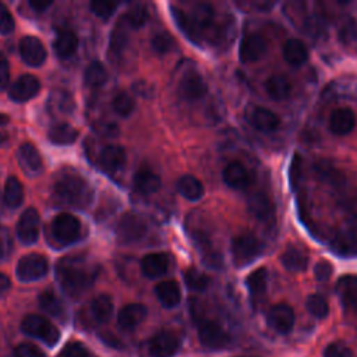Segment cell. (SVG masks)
Returning <instances> with one entry per match:
<instances>
[{"mask_svg": "<svg viewBox=\"0 0 357 357\" xmlns=\"http://www.w3.org/2000/svg\"><path fill=\"white\" fill-rule=\"evenodd\" d=\"M56 276L62 289L72 297L83 294L95 280V269L83 258L66 257L56 267Z\"/></svg>", "mask_w": 357, "mask_h": 357, "instance_id": "cell-1", "label": "cell"}, {"mask_svg": "<svg viewBox=\"0 0 357 357\" xmlns=\"http://www.w3.org/2000/svg\"><path fill=\"white\" fill-rule=\"evenodd\" d=\"M54 193L61 204L73 208L88 207L94 198V191L90 183L84 177L73 173L62 176L56 182Z\"/></svg>", "mask_w": 357, "mask_h": 357, "instance_id": "cell-2", "label": "cell"}, {"mask_svg": "<svg viewBox=\"0 0 357 357\" xmlns=\"http://www.w3.org/2000/svg\"><path fill=\"white\" fill-rule=\"evenodd\" d=\"M172 15L176 19L180 30L194 42H198L214 23V9L207 3L197 5L189 15L177 9H173Z\"/></svg>", "mask_w": 357, "mask_h": 357, "instance_id": "cell-3", "label": "cell"}, {"mask_svg": "<svg viewBox=\"0 0 357 357\" xmlns=\"http://www.w3.org/2000/svg\"><path fill=\"white\" fill-rule=\"evenodd\" d=\"M22 331L31 338L41 339L48 346H55L61 339L59 329L51 321L38 314L27 315L22 322Z\"/></svg>", "mask_w": 357, "mask_h": 357, "instance_id": "cell-4", "label": "cell"}, {"mask_svg": "<svg viewBox=\"0 0 357 357\" xmlns=\"http://www.w3.org/2000/svg\"><path fill=\"white\" fill-rule=\"evenodd\" d=\"M262 253V243L250 233L239 235L232 241V255L236 267H244L255 261Z\"/></svg>", "mask_w": 357, "mask_h": 357, "instance_id": "cell-5", "label": "cell"}, {"mask_svg": "<svg viewBox=\"0 0 357 357\" xmlns=\"http://www.w3.org/2000/svg\"><path fill=\"white\" fill-rule=\"evenodd\" d=\"M49 271L48 260L41 254H29L20 258L16 275L22 282H34L44 278Z\"/></svg>", "mask_w": 357, "mask_h": 357, "instance_id": "cell-6", "label": "cell"}, {"mask_svg": "<svg viewBox=\"0 0 357 357\" xmlns=\"http://www.w3.org/2000/svg\"><path fill=\"white\" fill-rule=\"evenodd\" d=\"M332 250L343 257L357 255V214L351 215L346 228L336 235L332 243Z\"/></svg>", "mask_w": 357, "mask_h": 357, "instance_id": "cell-7", "label": "cell"}, {"mask_svg": "<svg viewBox=\"0 0 357 357\" xmlns=\"http://www.w3.org/2000/svg\"><path fill=\"white\" fill-rule=\"evenodd\" d=\"M120 243H134L147 235V223L136 214H126L120 218L116 229Z\"/></svg>", "mask_w": 357, "mask_h": 357, "instance_id": "cell-8", "label": "cell"}, {"mask_svg": "<svg viewBox=\"0 0 357 357\" xmlns=\"http://www.w3.org/2000/svg\"><path fill=\"white\" fill-rule=\"evenodd\" d=\"M81 232L80 221L70 214H61L52 222V235L61 244L76 241Z\"/></svg>", "mask_w": 357, "mask_h": 357, "instance_id": "cell-9", "label": "cell"}, {"mask_svg": "<svg viewBox=\"0 0 357 357\" xmlns=\"http://www.w3.org/2000/svg\"><path fill=\"white\" fill-rule=\"evenodd\" d=\"M17 236L24 244H33L40 237L41 218L35 208L26 209L17 222Z\"/></svg>", "mask_w": 357, "mask_h": 357, "instance_id": "cell-10", "label": "cell"}, {"mask_svg": "<svg viewBox=\"0 0 357 357\" xmlns=\"http://www.w3.org/2000/svg\"><path fill=\"white\" fill-rule=\"evenodd\" d=\"M198 338L203 346L208 349H222L229 344V335L214 321H201L198 324Z\"/></svg>", "mask_w": 357, "mask_h": 357, "instance_id": "cell-11", "label": "cell"}, {"mask_svg": "<svg viewBox=\"0 0 357 357\" xmlns=\"http://www.w3.org/2000/svg\"><path fill=\"white\" fill-rule=\"evenodd\" d=\"M180 347V339L170 331L158 332L150 340L148 351L151 357H173Z\"/></svg>", "mask_w": 357, "mask_h": 357, "instance_id": "cell-12", "label": "cell"}, {"mask_svg": "<svg viewBox=\"0 0 357 357\" xmlns=\"http://www.w3.org/2000/svg\"><path fill=\"white\" fill-rule=\"evenodd\" d=\"M294 311L287 304H276L273 306L267 317V322L271 329L280 335L289 333L294 326Z\"/></svg>", "mask_w": 357, "mask_h": 357, "instance_id": "cell-13", "label": "cell"}, {"mask_svg": "<svg viewBox=\"0 0 357 357\" xmlns=\"http://www.w3.org/2000/svg\"><path fill=\"white\" fill-rule=\"evenodd\" d=\"M246 119L251 127L261 133H272L279 127V118L262 106H251L246 112Z\"/></svg>", "mask_w": 357, "mask_h": 357, "instance_id": "cell-14", "label": "cell"}, {"mask_svg": "<svg viewBox=\"0 0 357 357\" xmlns=\"http://www.w3.org/2000/svg\"><path fill=\"white\" fill-rule=\"evenodd\" d=\"M180 95L186 101H198L208 93V86L197 72H189L183 76L179 84Z\"/></svg>", "mask_w": 357, "mask_h": 357, "instance_id": "cell-15", "label": "cell"}, {"mask_svg": "<svg viewBox=\"0 0 357 357\" xmlns=\"http://www.w3.org/2000/svg\"><path fill=\"white\" fill-rule=\"evenodd\" d=\"M267 41L258 34H250L243 38L239 49L240 61L243 63H253L262 59L267 54Z\"/></svg>", "mask_w": 357, "mask_h": 357, "instance_id": "cell-16", "label": "cell"}, {"mask_svg": "<svg viewBox=\"0 0 357 357\" xmlns=\"http://www.w3.org/2000/svg\"><path fill=\"white\" fill-rule=\"evenodd\" d=\"M20 55L26 65L40 68L47 61V49L35 37H26L20 41Z\"/></svg>", "mask_w": 357, "mask_h": 357, "instance_id": "cell-17", "label": "cell"}, {"mask_svg": "<svg viewBox=\"0 0 357 357\" xmlns=\"http://www.w3.org/2000/svg\"><path fill=\"white\" fill-rule=\"evenodd\" d=\"M336 293L344 310L357 315V276H342L336 283Z\"/></svg>", "mask_w": 357, "mask_h": 357, "instance_id": "cell-18", "label": "cell"}, {"mask_svg": "<svg viewBox=\"0 0 357 357\" xmlns=\"http://www.w3.org/2000/svg\"><path fill=\"white\" fill-rule=\"evenodd\" d=\"M41 83L34 76H22L10 88L9 97L15 102H27L38 95Z\"/></svg>", "mask_w": 357, "mask_h": 357, "instance_id": "cell-19", "label": "cell"}, {"mask_svg": "<svg viewBox=\"0 0 357 357\" xmlns=\"http://www.w3.org/2000/svg\"><path fill=\"white\" fill-rule=\"evenodd\" d=\"M147 307L138 303H133V304H127L125 306L118 315V324L122 329L126 331H133L134 328H137L140 324L144 322V319L147 318Z\"/></svg>", "mask_w": 357, "mask_h": 357, "instance_id": "cell-20", "label": "cell"}, {"mask_svg": "<svg viewBox=\"0 0 357 357\" xmlns=\"http://www.w3.org/2000/svg\"><path fill=\"white\" fill-rule=\"evenodd\" d=\"M356 126V116L349 108H338L329 118V130L335 136H347Z\"/></svg>", "mask_w": 357, "mask_h": 357, "instance_id": "cell-21", "label": "cell"}, {"mask_svg": "<svg viewBox=\"0 0 357 357\" xmlns=\"http://www.w3.org/2000/svg\"><path fill=\"white\" fill-rule=\"evenodd\" d=\"M223 182L235 190H244L250 186L251 177L248 170L240 162H230L222 173Z\"/></svg>", "mask_w": 357, "mask_h": 357, "instance_id": "cell-22", "label": "cell"}, {"mask_svg": "<svg viewBox=\"0 0 357 357\" xmlns=\"http://www.w3.org/2000/svg\"><path fill=\"white\" fill-rule=\"evenodd\" d=\"M17 159L27 175H37L42 169V158L33 144H23L17 151Z\"/></svg>", "mask_w": 357, "mask_h": 357, "instance_id": "cell-23", "label": "cell"}, {"mask_svg": "<svg viewBox=\"0 0 357 357\" xmlns=\"http://www.w3.org/2000/svg\"><path fill=\"white\" fill-rule=\"evenodd\" d=\"M250 212L262 222H271L275 216V207L265 193H254L248 198Z\"/></svg>", "mask_w": 357, "mask_h": 357, "instance_id": "cell-24", "label": "cell"}, {"mask_svg": "<svg viewBox=\"0 0 357 357\" xmlns=\"http://www.w3.org/2000/svg\"><path fill=\"white\" fill-rule=\"evenodd\" d=\"M126 151L119 145H106L100 154V162L108 172H118L126 165Z\"/></svg>", "mask_w": 357, "mask_h": 357, "instance_id": "cell-25", "label": "cell"}, {"mask_svg": "<svg viewBox=\"0 0 357 357\" xmlns=\"http://www.w3.org/2000/svg\"><path fill=\"white\" fill-rule=\"evenodd\" d=\"M169 268V258L162 253H152L141 260V271L150 279L161 278Z\"/></svg>", "mask_w": 357, "mask_h": 357, "instance_id": "cell-26", "label": "cell"}, {"mask_svg": "<svg viewBox=\"0 0 357 357\" xmlns=\"http://www.w3.org/2000/svg\"><path fill=\"white\" fill-rule=\"evenodd\" d=\"M293 86L286 76L275 74L265 81V91L273 101H285L290 97Z\"/></svg>", "mask_w": 357, "mask_h": 357, "instance_id": "cell-27", "label": "cell"}, {"mask_svg": "<svg viewBox=\"0 0 357 357\" xmlns=\"http://www.w3.org/2000/svg\"><path fill=\"white\" fill-rule=\"evenodd\" d=\"M283 59L293 68H299L304 65L308 59V49L300 40H289L285 42L283 49Z\"/></svg>", "mask_w": 357, "mask_h": 357, "instance_id": "cell-28", "label": "cell"}, {"mask_svg": "<svg viewBox=\"0 0 357 357\" xmlns=\"http://www.w3.org/2000/svg\"><path fill=\"white\" fill-rule=\"evenodd\" d=\"M155 294H157L159 303L166 308L176 307L182 299L180 287L173 280H165V282L158 283L155 287Z\"/></svg>", "mask_w": 357, "mask_h": 357, "instance_id": "cell-29", "label": "cell"}, {"mask_svg": "<svg viewBox=\"0 0 357 357\" xmlns=\"http://www.w3.org/2000/svg\"><path fill=\"white\" fill-rule=\"evenodd\" d=\"M54 48H55L56 55L61 59L72 58L77 52V48H79L77 35L69 30L61 31L54 42Z\"/></svg>", "mask_w": 357, "mask_h": 357, "instance_id": "cell-30", "label": "cell"}, {"mask_svg": "<svg viewBox=\"0 0 357 357\" xmlns=\"http://www.w3.org/2000/svg\"><path fill=\"white\" fill-rule=\"evenodd\" d=\"M280 262L290 272H304L308 265V258L300 248L290 246L280 255Z\"/></svg>", "mask_w": 357, "mask_h": 357, "instance_id": "cell-31", "label": "cell"}, {"mask_svg": "<svg viewBox=\"0 0 357 357\" xmlns=\"http://www.w3.org/2000/svg\"><path fill=\"white\" fill-rule=\"evenodd\" d=\"M48 138L56 145H69L79 138V132L68 123H59L49 129Z\"/></svg>", "mask_w": 357, "mask_h": 357, "instance_id": "cell-32", "label": "cell"}, {"mask_svg": "<svg viewBox=\"0 0 357 357\" xmlns=\"http://www.w3.org/2000/svg\"><path fill=\"white\" fill-rule=\"evenodd\" d=\"M177 190L184 198H187L190 201H197L204 196L203 183L191 175H186V176H182L179 179Z\"/></svg>", "mask_w": 357, "mask_h": 357, "instance_id": "cell-33", "label": "cell"}, {"mask_svg": "<svg viewBox=\"0 0 357 357\" xmlns=\"http://www.w3.org/2000/svg\"><path fill=\"white\" fill-rule=\"evenodd\" d=\"M91 314L100 324H105L112 318L113 301L108 294H100L91 301Z\"/></svg>", "mask_w": 357, "mask_h": 357, "instance_id": "cell-34", "label": "cell"}, {"mask_svg": "<svg viewBox=\"0 0 357 357\" xmlns=\"http://www.w3.org/2000/svg\"><path fill=\"white\" fill-rule=\"evenodd\" d=\"M134 187L138 193L150 196L161 189V179L150 170H141L134 176Z\"/></svg>", "mask_w": 357, "mask_h": 357, "instance_id": "cell-35", "label": "cell"}, {"mask_svg": "<svg viewBox=\"0 0 357 357\" xmlns=\"http://www.w3.org/2000/svg\"><path fill=\"white\" fill-rule=\"evenodd\" d=\"M49 108L54 111V113L58 115H70L74 111V100L73 97L62 90H58L52 93L48 102Z\"/></svg>", "mask_w": 357, "mask_h": 357, "instance_id": "cell-36", "label": "cell"}, {"mask_svg": "<svg viewBox=\"0 0 357 357\" xmlns=\"http://www.w3.org/2000/svg\"><path fill=\"white\" fill-rule=\"evenodd\" d=\"M24 190L20 180L15 176H10L5 184V204L9 208H17L23 204Z\"/></svg>", "mask_w": 357, "mask_h": 357, "instance_id": "cell-37", "label": "cell"}, {"mask_svg": "<svg viewBox=\"0 0 357 357\" xmlns=\"http://www.w3.org/2000/svg\"><path fill=\"white\" fill-rule=\"evenodd\" d=\"M129 24L122 19L111 34V51L115 55H120L129 44Z\"/></svg>", "mask_w": 357, "mask_h": 357, "instance_id": "cell-38", "label": "cell"}, {"mask_svg": "<svg viewBox=\"0 0 357 357\" xmlns=\"http://www.w3.org/2000/svg\"><path fill=\"white\" fill-rule=\"evenodd\" d=\"M267 279H268V273L265 268H258L247 276L246 285L253 297H261L265 293Z\"/></svg>", "mask_w": 357, "mask_h": 357, "instance_id": "cell-39", "label": "cell"}, {"mask_svg": "<svg viewBox=\"0 0 357 357\" xmlns=\"http://www.w3.org/2000/svg\"><path fill=\"white\" fill-rule=\"evenodd\" d=\"M315 172H317L318 177L322 182L331 184L332 187L342 189L344 186V183H346L344 176L339 170H336L335 168H332V166H329V165H326L324 162H321V164H318L315 166Z\"/></svg>", "mask_w": 357, "mask_h": 357, "instance_id": "cell-40", "label": "cell"}, {"mask_svg": "<svg viewBox=\"0 0 357 357\" xmlns=\"http://www.w3.org/2000/svg\"><path fill=\"white\" fill-rule=\"evenodd\" d=\"M106 80H108V73H106L104 65L100 62H93L88 66V69L86 70L84 81L91 88L102 87L106 83Z\"/></svg>", "mask_w": 357, "mask_h": 357, "instance_id": "cell-41", "label": "cell"}, {"mask_svg": "<svg viewBox=\"0 0 357 357\" xmlns=\"http://www.w3.org/2000/svg\"><path fill=\"white\" fill-rule=\"evenodd\" d=\"M38 301H40L41 308L44 311H47L49 315L61 317L65 312L63 303L61 301V299L54 292H49V290L42 292L38 297Z\"/></svg>", "mask_w": 357, "mask_h": 357, "instance_id": "cell-42", "label": "cell"}, {"mask_svg": "<svg viewBox=\"0 0 357 357\" xmlns=\"http://www.w3.org/2000/svg\"><path fill=\"white\" fill-rule=\"evenodd\" d=\"M184 280L189 289L194 292H204L209 286V278L194 268H190L184 272Z\"/></svg>", "mask_w": 357, "mask_h": 357, "instance_id": "cell-43", "label": "cell"}, {"mask_svg": "<svg viewBox=\"0 0 357 357\" xmlns=\"http://www.w3.org/2000/svg\"><path fill=\"white\" fill-rule=\"evenodd\" d=\"M306 307L308 312L317 318H325L329 314V306L324 296L311 294L306 301Z\"/></svg>", "mask_w": 357, "mask_h": 357, "instance_id": "cell-44", "label": "cell"}, {"mask_svg": "<svg viewBox=\"0 0 357 357\" xmlns=\"http://www.w3.org/2000/svg\"><path fill=\"white\" fill-rule=\"evenodd\" d=\"M304 33L311 38H324L326 35V24L319 16H311L304 22Z\"/></svg>", "mask_w": 357, "mask_h": 357, "instance_id": "cell-45", "label": "cell"}, {"mask_svg": "<svg viewBox=\"0 0 357 357\" xmlns=\"http://www.w3.org/2000/svg\"><path fill=\"white\" fill-rule=\"evenodd\" d=\"M123 19L126 20V23L129 24L130 29L138 30V29L144 27L145 23L148 22V12H147V9L144 6L137 5L136 8L130 9L129 13Z\"/></svg>", "mask_w": 357, "mask_h": 357, "instance_id": "cell-46", "label": "cell"}, {"mask_svg": "<svg viewBox=\"0 0 357 357\" xmlns=\"http://www.w3.org/2000/svg\"><path fill=\"white\" fill-rule=\"evenodd\" d=\"M134 106H136V105H134V101H133L127 94H125V93L116 95V97L113 98V101H112V108H113V111H115L118 115L123 116V118L130 116V115L133 113V111H134Z\"/></svg>", "mask_w": 357, "mask_h": 357, "instance_id": "cell-47", "label": "cell"}, {"mask_svg": "<svg viewBox=\"0 0 357 357\" xmlns=\"http://www.w3.org/2000/svg\"><path fill=\"white\" fill-rule=\"evenodd\" d=\"M339 41L343 45H350L357 40V23L353 19H347L339 29Z\"/></svg>", "mask_w": 357, "mask_h": 357, "instance_id": "cell-48", "label": "cell"}, {"mask_svg": "<svg viewBox=\"0 0 357 357\" xmlns=\"http://www.w3.org/2000/svg\"><path fill=\"white\" fill-rule=\"evenodd\" d=\"M15 31V19L9 9L0 3V34L9 35Z\"/></svg>", "mask_w": 357, "mask_h": 357, "instance_id": "cell-49", "label": "cell"}, {"mask_svg": "<svg viewBox=\"0 0 357 357\" xmlns=\"http://www.w3.org/2000/svg\"><path fill=\"white\" fill-rule=\"evenodd\" d=\"M151 45H152L154 51H157L158 54H166L173 48L175 41L168 33H159L158 35L154 37Z\"/></svg>", "mask_w": 357, "mask_h": 357, "instance_id": "cell-50", "label": "cell"}, {"mask_svg": "<svg viewBox=\"0 0 357 357\" xmlns=\"http://www.w3.org/2000/svg\"><path fill=\"white\" fill-rule=\"evenodd\" d=\"M116 8H118V3H112V2H93L91 3L93 13L104 20H108L115 13Z\"/></svg>", "mask_w": 357, "mask_h": 357, "instance_id": "cell-51", "label": "cell"}, {"mask_svg": "<svg viewBox=\"0 0 357 357\" xmlns=\"http://www.w3.org/2000/svg\"><path fill=\"white\" fill-rule=\"evenodd\" d=\"M351 350L342 342L329 343L324 349V357H351Z\"/></svg>", "mask_w": 357, "mask_h": 357, "instance_id": "cell-52", "label": "cell"}, {"mask_svg": "<svg viewBox=\"0 0 357 357\" xmlns=\"http://www.w3.org/2000/svg\"><path fill=\"white\" fill-rule=\"evenodd\" d=\"M58 357H90L88 350L79 342L68 343Z\"/></svg>", "mask_w": 357, "mask_h": 357, "instance_id": "cell-53", "label": "cell"}, {"mask_svg": "<svg viewBox=\"0 0 357 357\" xmlns=\"http://www.w3.org/2000/svg\"><path fill=\"white\" fill-rule=\"evenodd\" d=\"M15 357H45V353L33 343H22L15 349Z\"/></svg>", "mask_w": 357, "mask_h": 357, "instance_id": "cell-54", "label": "cell"}, {"mask_svg": "<svg viewBox=\"0 0 357 357\" xmlns=\"http://www.w3.org/2000/svg\"><path fill=\"white\" fill-rule=\"evenodd\" d=\"M332 275V265L328 261H319L314 267V276L319 282H325Z\"/></svg>", "mask_w": 357, "mask_h": 357, "instance_id": "cell-55", "label": "cell"}, {"mask_svg": "<svg viewBox=\"0 0 357 357\" xmlns=\"http://www.w3.org/2000/svg\"><path fill=\"white\" fill-rule=\"evenodd\" d=\"M10 80V68L8 58L0 52V90H5Z\"/></svg>", "mask_w": 357, "mask_h": 357, "instance_id": "cell-56", "label": "cell"}, {"mask_svg": "<svg viewBox=\"0 0 357 357\" xmlns=\"http://www.w3.org/2000/svg\"><path fill=\"white\" fill-rule=\"evenodd\" d=\"M300 168H301L300 158H299V155H294L293 162L290 165V184L293 187H296V184H297V182L300 179Z\"/></svg>", "mask_w": 357, "mask_h": 357, "instance_id": "cell-57", "label": "cell"}, {"mask_svg": "<svg viewBox=\"0 0 357 357\" xmlns=\"http://www.w3.org/2000/svg\"><path fill=\"white\" fill-rule=\"evenodd\" d=\"M31 9H34L38 13L45 12L48 8L52 6V0H31L30 2Z\"/></svg>", "mask_w": 357, "mask_h": 357, "instance_id": "cell-58", "label": "cell"}, {"mask_svg": "<svg viewBox=\"0 0 357 357\" xmlns=\"http://www.w3.org/2000/svg\"><path fill=\"white\" fill-rule=\"evenodd\" d=\"M133 90H134V93H136L137 95H143V97H147L145 91H148V93L151 94L150 86H148L145 81H138V83H136L134 87H133Z\"/></svg>", "mask_w": 357, "mask_h": 357, "instance_id": "cell-59", "label": "cell"}, {"mask_svg": "<svg viewBox=\"0 0 357 357\" xmlns=\"http://www.w3.org/2000/svg\"><path fill=\"white\" fill-rule=\"evenodd\" d=\"M10 279L8 275L0 272V294H5L10 289Z\"/></svg>", "mask_w": 357, "mask_h": 357, "instance_id": "cell-60", "label": "cell"}, {"mask_svg": "<svg viewBox=\"0 0 357 357\" xmlns=\"http://www.w3.org/2000/svg\"><path fill=\"white\" fill-rule=\"evenodd\" d=\"M273 5H275V3H268V2H255L253 6H254L257 10H260V12H268V10H271V9L273 8Z\"/></svg>", "mask_w": 357, "mask_h": 357, "instance_id": "cell-61", "label": "cell"}, {"mask_svg": "<svg viewBox=\"0 0 357 357\" xmlns=\"http://www.w3.org/2000/svg\"><path fill=\"white\" fill-rule=\"evenodd\" d=\"M8 122H9V118L6 115H3V113H0V126L6 125Z\"/></svg>", "mask_w": 357, "mask_h": 357, "instance_id": "cell-62", "label": "cell"}, {"mask_svg": "<svg viewBox=\"0 0 357 357\" xmlns=\"http://www.w3.org/2000/svg\"><path fill=\"white\" fill-rule=\"evenodd\" d=\"M3 254H5V248H3V244H2V241H0V258L3 257Z\"/></svg>", "mask_w": 357, "mask_h": 357, "instance_id": "cell-63", "label": "cell"}, {"mask_svg": "<svg viewBox=\"0 0 357 357\" xmlns=\"http://www.w3.org/2000/svg\"><path fill=\"white\" fill-rule=\"evenodd\" d=\"M240 357H250V356H240Z\"/></svg>", "mask_w": 357, "mask_h": 357, "instance_id": "cell-64", "label": "cell"}]
</instances>
